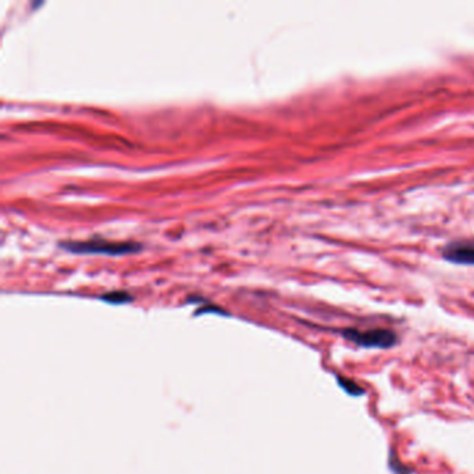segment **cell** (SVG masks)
Returning a JSON list of instances; mask_svg holds the SVG:
<instances>
[{"label": "cell", "instance_id": "1", "mask_svg": "<svg viewBox=\"0 0 474 474\" xmlns=\"http://www.w3.org/2000/svg\"><path fill=\"white\" fill-rule=\"evenodd\" d=\"M345 338L352 341L353 343L362 346V348H381L387 349L395 345L397 336L384 329H373L368 331H359V330H345L343 331Z\"/></svg>", "mask_w": 474, "mask_h": 474}, {"label": "cell", "instance_id": "2", "mask_svg": "<svg viewBox=\"0 0 474 474\" xmlns=\"http://www.w3.org/2000/svg\"><path fill=\"white\" fill-rule=\"evenodd\" d=\"M65 248L75 253H107V255H121L136 252V245L133 243H113L104 241H88V242H68Z\"/></svg>", "mask_w": 474, "mask_h": 474}, {"label": "cell", "instance_id": "3", "mask_svg": "<svg viewBox=\"0 0 474 474\" xmlns=\"http://www.w3.org/2000/svg\"><path fill=\"white\" fill-rule=\"evenodd\" d=\"M442 256L453 263L474 265V243H449L442 249Z\"/></svg>", "mask_w": 474, "mask_h": 474}, {"label": "cell", "instance_id": "4", "mask_svg": "<svg viewBox=\"0 0 474 474\" xmlns=\"http://www.w3.org/2000/svg\"><path fill=\"white\" fill-rule=\"evenodd\" d=\"M338 382L339 385L348 392V394H351V395H353V397H359V395H362L365 391H363V388H360L356 382H353L352 380H348V378H345V377H338Z\"/></svg>", "mask_w": 474, "mask_h": 474}, {"label": "cell", "instance_id": "5", "mask_svg": "<svg viewBox=\"0 0 474 474\" xmlns=\"http://www.w3.org/2000/svg\"><path fill=\"white\" fill-rule=\"evenodd\" d=\"M104 299L109 301V302H127L131 298L124 292H113V294H109L107 297H104Z\"/></svg>", "mask_w": 474, "mask_h": 474}]
</instances>
